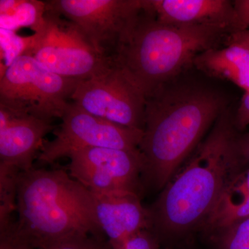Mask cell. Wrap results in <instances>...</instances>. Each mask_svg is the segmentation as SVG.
Masks as SVG:
<instances>
[{"mask_svg": "<svg viewBox=\"0 0 249 249\" xmlns=\"http://www.w3.org/2000/svg\"><path fill=\"white\" fill-rule=\"evenodd\" d=\"M55 129L52 121L0 107V164L20 172L34 168L44 138Z\"/></svg>", "mask_w": 249, "mask_h": 249, "instance_id": "cell-11", "label": "cell"}, {"mask_svg": "<svg viewBox=\"0 0 249 249\" xmlns=\"http://www.w3.org/2000/svg\"><path fill=\"white\" fill-rule=\"evenodd\" d=\"M143 11L114 61L142 89L145 98L193 65L199 54L215 48L231 29L212 24H167Z\"/></svg>", "mask_w": 249, "mask_h": 249, "instance_id": "cell-4", "label": "cell"}, {"mask_svg": "<svg viewBox=\"0 0 249 249\" xmlns=\"http://www.w3.org/2000/svg\"><path fill=\"white\" fill-rule=\"evenodd\" d=\"M119 249H160V239L150 230L142 231Z\"/></svg>", "mask_w": 249, "mask_h": 249, "instance_id": "cell-21", "label": "cell"}, {"mask_svg": "<svg viewBox=\"0 0 249 249\" xmlns=\"http://www.w3.org/2000/svg\"><path fill=\"white\" fill-rule=\"evenodd\" d=\"M181 75L146 97L139 147L145 160L144 188L162 191L229 108L224 93L200 82L181 80Z\"/></svg>", "mask_w": 249, "mask_h": 249, "instance_id": "cell-1", "label": "cell"}, {"mask_svg": "<svg viewBox=\"0 0 249 249\" xmlns=\"http://www.w3.org/2000/svg\"><path fill=\"white\" fill-rule=\"evenodd\" d=\"M45 27L33 35L26 55L36 59L49 71L85 80L101 74L114 64L98 54L74 24L46 10Z\"/></svg>", "mask_w": 249, "mask_h": 249, "instance_id": "cell-7", "label": "cell"}, {"mask_svg": "<svg viewBox=\"0 0 249 249\" xmlns=\"http://www.w3.org/2000/svg\"><path fill=\"white\" fill-rule=\"evenodd\" d=\"M234 116L230 108L221 114L158 199L147 208L150 231L159 239L203 226L228 178L239 169L235 148L239 131Z\"/></svg>", "mask_w": 249, "mask_h": 249, "instance_id": "cell-2", "label": "cell"}, {"mask_svg": "<svg viewBox=\"0 0 249 249\" xmlns=\"http://www.w3.org/2000/svg\"><path fill=\"white\" fill-rule=\"evenodd\" d=\"M71 178L94 194L132 193L142 196L145 160L140 150L88 147L69 155Z\"/></svg>", "mask_w": 249, "mask_h": 249, "instance_id": "cell-10", "label": "cell"}, {"mask_svg": "<svg viewBox=\"0 0 249 249\" xmlns=\"http://www.w3.org/2000/svg\"><path fill=\"white\" fill-rule=\"evenodd\" d=\"M249 217V166L236 170L228 178L203 226L219 234Z\"/></svg>", "mask_w": 249, "mask_h": 249, "instance_id": "cell-14", "label": "cell"}, {"mask_svg": "<svg viewBox=\"0 0 249 249\" xmlns=\"http://www.w3.org/2000/svg\"><path fill=\"white\" fill-rule=\"evenodd\" d=\"M0 249H35L18 239L8 229L0 230Z\"/></svg>", "mask_w": 249, "mask_h": 249, "instance_id": "cell-25", "label": "cell"}, {"mask_svg": "<svg viewBox=\"0 0 249 249\" xmlns=\"http://www.w3.org/2000/svg\"><path fill=\"white\" fill-rule=\"evenodd\" d=\"M234 123L239 132L249 125V91H246L241 99L234 116Z\"/></svg>", "mask_w": 249, "mask_h": 249, "instance_id": "cell-22", "label": "cell"}, {"mask_svg": "<svg viewBox=\"0 0 249 249\" xmlns=\"http://www.w3.org/2000/svg\"><path fill=\"white\" fill-rule=\"evenodd\" d=\"M233 6L237 18V31L249 29V0H236L233 1Z\"/></svg>", "mask_w": 249, "mask_h": 249, "instance_id": "cell-24", "label": "cell"}, {"mask_svg": "<svg viewBox=\"0 0 249 249\" xmlns=\"http://www.w3.org/2000/svg\"><path fill=\"white\" fill-rule=\"evenodd\" d=\"M147 9L161 22L212 24L237 31L233 2L228 0H145Z\"/></svg>", "mask_w": 249, "mask_h": 249, "instance_id": "cell-13", "label": "cell"}, {"mask_svg": "<svg viewBox=\"0 0 249 249\" xmlns=\"http://www.w3.org/2000/svg\"><path fill=\"white\" fill-rule=\"evenodd\" d=\"M92 196L96 222L112 249H120L142 231L150 230L148 210L142 206V196L132 193H92Z\"/></svg>", "mask_w": 249, "mask_h": 249, "instance_id": "cell-12", "label": "cell"}, {"mask_svg": "<svg viewBox=\"0 0 249 249\" xmlns=\"http://www.w3.org/2000/svg\"><path fill=\"white\" fill-rule=\"evenodd\" d=\"M45 1L1 0L0 24L1 29L11 31L29 27L34 32H40L46 24Z\"/></svg>", "mask_w": 249, "mask_h": 249, "instance_id": "cell-16", "label": "cell"}, {"mask_svg": "<svg viewBox=\"0 0 249 249\" xmlns=\"http://www.w3.org/2000/svg\"><path fill=\"white\" fill-rule=\"evenodd\" d=\"M55 137L44 142L37 160L52 164L79 149L106 147L124 150H139L143 131L129 128L93 116L70 103Z\"/></svg>", "mask_w": 249, "mask_h": 249, "instance_id": "cell-9", "label": "cell"}, {"mask_svg": "<svg viewBox=\"0 0 249 249\" xmlns=\"http://www.w3.org/2000/svg\"><path fill=\"white\" fill-rule=\"evenodd\" d=\"M193 65L208 76L229 80L249 91V50L237 45L210 49L199 54Z\"/></svg>", "mask_w": 249, "mask_h": 249, "instance_id": "cell-15", "label": "cell"}, {"mask_svg": "<svg viewBox=\"0 0 249 249\" xmlns=\"http://www.w3.org/2000/svg\"><path fill=\"white\" fill-rule=\"evenodd\" d=\"M235 148L239 166H249V132L237 133L235 142Z\"/></svg>", "mask_w": 249, "mask_h": 249, "instance_id": "cell-23", "label": "cell"}, {"mask_svg": "<svg viewBox=\"0 0 249 249\" xmlns=\"http://www.w3.org/2000/svg\"><path fill=\"white\" fill-rule=\"evenodd\" d=\"M222 249H249V217L218 234Z\"/></svg>", "mask_w": 249, "mask_h": 249, "instance_id": "cell-19", "label": "cell"}, {"mask_svg": "<svg viewBox=\"0 0 249 249\" xmlns=\"http://www.w3.org/2000/svg\"><path fill=\"white\" fill-rule=\"evenodd\" d=\"M227 45L242 46L249 50V28L244 31H237L228 36L226 39Z\"/></svg>", "mask_w": 249, "mask_h": 249, "instance_id": "cell-26", "label": "cell"}, {"mask_svg": "<svg viewBox=\"0 0 249 249\" xmlns=\"http://www.w3.org/2000/svg\"><path fill=\"white\" fill-rule=\"evenodd\" d=\"M80 79L49 71L30 55L19 57L0 79V107L51 121L61 118Z\"/></svg>", "mask_w": 249, "mask_h": 249, "instance_id": "cell-5", "label": "cell"}, {"mask_svg": "<svg viewBox=\"0 0 249 249\" xmlns=\"http://www.w3.org/2000/svg\"><path fill=\"white\" fill-rule=\"evenodd\" d=\"M71 100L93 116L119 125L144 130L146 98L115 62L101 74L80 80Z\"/></svg>", "mask_w": 249, "mask_h": 249, "instance_id": "cell-8", "label": "cell"}, {"mask_svg": "<svg viewBox=\"0 0 249 249\" xmlns=\"http://www.w3.org/2000/svg\"><path fill=\"white\" fill-rule=\"evenodd\" d=\"M1 34V58L4 60L2 75L8 68L19 57L27 54L33 42V36L22 37L15 31L0 29Z\"/></svg>", "mask_w": 249, "mask_h": 249, "instance_id": "cell-18", "label": "cell"}, {"mask_svg": "<svg viewBox=\"0 0 249 249\" xmlns=\"http://www.w3.org/2000/svg\"><path fill=\"white\" fill-rule=\"evenodd\" d=\"M18 217L8 229L35 249L83 234L106 237L93 213L92 193L64 169L32 168L19 174Z\"/></svg>", "mask_w": 249, "mask_h": 249, "instance_id": "cell-3", "label": "cell"}, {"mask_svg": "<svg viewBox=\"0 0 249 249\" xmlns=\"http://www.w3.org/2000/svg\"><path fill=\"white\" fill-rule=\"evenodd\" d=\"M46 249H112L106 237L83 234L56 242Z\"/></svg>", "mask_w": 249, "mask_h": 249, "instance_id": "cell-20", "label": "cell"}, {"mask_svg": "<svg viewBox=\"0 0 249 249\" xmlns=\"http://www.w3.org/2000/svg\"><path fill=\"white\" fill-rule=\"evenodd\" d=\"M46 10L74 24L100 55L114 60L144 9L143 0H52Z\"/></svg>", "mask_w": 249, "mask_h": 249, "instance_id": "cell-6", "label": "cell"}, {"mask_svg": "<svg viewBox=\"0 0 249 249\" xmlns=\"http://www.w3.org/2000/svg\"><path fill=\"white\" fill-rule=\"evenodd\" d=\"M22 172L7 165L0 164V227L15 221L17 212L18 181Z\"/></svg>", "mask_w": 249, "mask_h": 249, "instance_id": "cell-17", "label": "cell"}]
</instances>
